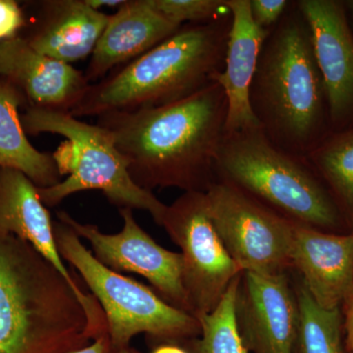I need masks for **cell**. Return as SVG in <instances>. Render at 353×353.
Here are the masks:
<instances>
[{"label":"cell","mask_w":353,"mask_h":353,"mask_svg":"<svg viewBox=\"0 0 353 353\" xmlns=\"http://www.w3.org/2000/svg\"><path fill=\"white\" fill-rule=\"evenodd\" d=\"M204 192L221 240L243 272L277 276L292 270L294 222L221 179Z\"/></svg>","instance_id":"ba28073f"},{"label":"cell","mask_w":353,"mask_h":353,"mask_svg":"<svg viewBox=\"0 0 353 353\" xmlns=\"http://www.w3.org/2000/svg\"><path fill=\"white\" fill-rule=\"evenodd\" d=\"M97 326L64 276L29 243L0 232V353H68Z\"/></svg>","instance_id":"7a4b0ae2"},{"label":"cell","mask_w":353,"mask_h":353,"mask_svg":"<svg viewBox=\"0 0 353 353\" xmlns=\"http://www.w3.org/2000/svg\"><path fill=\"white\" fill-rule=\"evenodd\" d=\"M229 30L223 19L183 25L113 75L92 83L70 114L99 117L166 105L194 94L222 70Z\"/></svg>","instance_id":"277c9868"},{"label":"cell","mask_w":353,"mask_h":353,"mask_svg":"<svg viewBox=\"0 0 353 353\" xmlns=\"http://www.w3.org/2000/svg\"><path fill=\"white\" fill-rule=\"evenodd\" d=\"M68 353H115L109 338L108 325H106L95 336L92 345Z\"/></svg>","instance_id":"484cf974"},{"label":"cell","mask_w":353,"mask_h":353,"mask_svg":"<svg viewBox=\"0 0 353 353\" xmlns=\"http://www.w3.org/2000/svg\"><path fill=\"white\" fill-rule=\"evenodd\" d=\"M120 214L124 226L115 234L102 233L94 225L83 224L64 211L57 212V217L90 243L94 256L104 266L117 273L143 276L167 303L192 314L183 287L182 254L158 245L139 227L132 209H120Z\"/></svg>","instance_id":"30bf717a"},{"label":"cell","mask_w":353,"mask_h":353,"mask_svg":"<svg viewBox=\"0 0 353 353\" xmlns=\"http://www.w3.org/2000/svg\"><path fill=\"white\" fill-rule=\"evenodd\" d=\"M109 16L85 0L44 2L38 27L25 39L34 50L65 63L92 57Z\"/></svg>","instance_id":"ac0fdd59"},{"label":"cell","mask_w":353,"mask_h":353,"mask_svg":"<svg viewBox=\"0 0 353 353\" xmlns=\"http://www.w3.org/2000/svg\"><path fill=\"white\" fill-rule=\"evenodd\" d=\"M216 175L296 224L336 233L347 224L331 192L299 155L262 129L225 134Z\"/></svg>","instance_id":"5b68a950"},{"label":"cell","mask_w":353,"mask_h":353,"mask_svg":"<svg viewBox=\"0 0 353 353\" xmlns=\"http://www.w3.org/2000/svg\"><path fill=\"white\" fill-rule=\"evenodd\" d=\"M25 20L19 6L12 0H0V41L16 37Z\"/></svg>","instance_id":"d4e9b609"},{"label":"cell","mask_w":353,"mask_h":353,"mask_svg":"<svg viewBox=\"0 0 353 353\" xmlns=\"http://www.w3.org/2000/svg\"><path fill=\"white\" fill-rule=\"evenodd\" d=\"M160 226L182 250L183 283L192 315L212 312L243 271L221 240L205 192H188L178 197L167 205Z\"/></svg>","instance_id":"9c48e42d"},{"label":"cell","mask_w":353,"mask_h":353,"mask_svg":"<svg viewBox=\"0 0 353 353\" xmlns=\"http://www.w3.org/2000/svg\"><path fill=\"white\" fill-rule=\"evenodd\" d=\"M328 103L331 131L353 127V31L343 1L301 0Z\"/></svg>","instance_id":"8fae6325"},{"label":"cell","mask_w":353,"mask_h":353,"mask_svg":"<svg viewBox=\"0 0 353 353\" xmlns=\"http://www.w3.org/2000/svg\"><path fill=\"white\" fill-rule=\"evenodd\" d=\"M117 353H139V352H137V350H134V348L128 347L126 348H124V350H120V352H118Z\"/></svg>","instance_id":"4dcf8cb0"},{"label":"cell","mask_w":353,"mask_h":353,"mask_svg":"<svg viewBox=\"0 0 353 353\" xmlns=\"http://www.w3.org/2000/svg\"><path fill=\"white\" fill-rule=\"evenodd\" d=\"M226 119V95L212 81L181 101L103 114L97 124L110 132L139 187L204 192L216 180Z\"/></svg>","instance_id":"6da1fadb"},{"label":"cell","mask_w":353,"mask_h":353,"mask_svg":"<svg viewBox=\"0 0 353 353\" xmlns=\"http://www.w3.org/2000/svg\"><path fill=\"white\" fill-rule=\"evenodd\" d=\"M181 27L158 12L150 0L126 1L109 16L85 73L88 82L103 80L111 70L145 54Z\"/></svg>","instance_id":"e0dca14e"},{"label":"cell","mask_w":353,"mask_h":353,"mask_svg":"<svg viewBox=\"0 0 353 353\" xmlns=\"http://www.w3.org/2000/svg\"><path fill=\"white\" fill-rule=\"evenodd\" d=\"M180 341H162L152 353H190L187 348L179 345Z\"/></svg>","instance_id":"83f0119b"},{"label":"cell","mask_w":353,"mask_h":353,"mask_svg":"<svg viewBox=\"0 0 353 353\" xmlns=\"http://www.w3.org/2000/svg\"><path fill=\"white\" fill-rule=\"evenodd\" d=\"M21 99L13 83L0 81V168L22 172L38 188L53 187L62 176L52 153L39 152L26 136L18 113Z\"/></svg>","instance_id":"d6986e66"},{"label":"cell","mask_w":353,"mask_h":353,"mask_svg":"<svg viewBox=\"0 0 353 353\" xmlns=\"http://www.w3.org/2000/svg\"><path fill=\"white\" fill-rule=\"evenodd\" d=\"M87 3L95 10H99L101 7H118L120 8L123 4L126 3L127 0H85Z\"/></svg>","instance_id":"f1b7e54d"},{"label":"cell","mask_w":353,"mask_h":353,"mask_svg":"<svg viewBox=\"0 0 353 353\" xmlns=\"http://www.w3.org/2000/svg\"><path fill=\"white\" fill-rule=\"evenodd\" d=\"M294 290L299 308L296 353H345L341 308L318 305L301 281Z\"/></svg>","instance_id":"44dd1931"},{"label":"cell","mask_w":353,"mask_h":353,"mask_svg":"<svg viewBox=\"0 0 353 353\" xmlns=\"http://www.w3.org/2000/svg\"><path fill=\"white\" fill-rule=\"evenodd\" d=\"M243 274V273H241ZM234 279L212 312L199 316L201 339H194L196 353H250L243 343L236 315L241 276Z\"/></svg>","instance_id":"7402d4cb"},{"label":"cell","mask_w":353,"mask_h":353,"mask_svg":"<svg viewBox=\"0 0 353 353\" xmlns=\"http://www.w3.org/2000/svg\"><path fill=\"white\" fill-rule=\"evenodd\" d=\"M345 4V10H347L348 21H350V27L353 31V0H348V1H343Z\"/></svg>","instance_id":"f546056e"},{"label":"cell","mask_w":353,"mask_h":353,"mask_svg":"<svg viewBox=\"0 0 353 353\" xmlns=\"http://www.w3.org/2000/svg\"><path fill=\"white\" fill-rule=\"evenodd\" d=\"M250 4L253 21L264 30L277 24L290 6L287 0H250Z\"/></svg>","instance_id":"cb8c5ba5"},{"label":"cell","mask_w":353,"mask_h":353,"mask_svg":"<svg viewBox=\"0 0 353 353\" xmlns=\"http://www.w3.org/2000/svg\"><path fill=\"white\" fill-rule=\"evenodd\" d=\"M250 102L272 143L292 154L307 155L331 134L324 83L299 9L265 41Z\"/></svg>","instance_id":"3957f363"},{"label":"cell","mask_w":353,"mask_h":353,"mask_svg":"<svg viewBox=\"0 0 353 353\" xmlns=\"http://www.w3.org/2000/svg\"><path fill=\"white\" fill-rule=\"evenodd\" d=\"M53 229L62 259L75 267L101 304L115 353L129 347L132 339L141 333L161 343L201 336V323L196 316L171 305L134 279L104 266L64 223L54 222Z\"/></svg>","instance_id":"52a82bcc"},{"label":"cell","mask_w":353,"mask_h":353,"mask_svg":"<svg viewBox=\"0 0 353 353\" xmlns=\"http://www.w3.org/2000/svg\"><path fill=\"white\" fill-rule=\"evenodd\" d=\"M0 75L21 88L31 108L71 112L90 88L85 73L39 53L25 39L0 41Z\"/></svg>","instance_id":"9a60e30c"},{"label":"cell","mask_w":353,"mask_h":353,"mask_svg":"<svg viewBox=\"0 0 353 353\" xmlns=\"http://www.w3.org/2000/svg\"><path fill=\"white\" fill-rule=\"evenodd\" d=\"M231 12L224 65L213 76L227 99L225 134L262 129L253 112L250 90L260 54L272 30L255 24L250 12V0H227Z\"/></svg>","instance_id":"5bb4252c"},{"label":"cell","mask_w":353,"mask_h":353,"mask_svg":"<svg viewBox=\"0 0 353 353\" xmlns=\"http://www.w3.org/2000/svg\"><path fill=\"white\" fill-rule=\"evenodd\" d=\"M353 233V127L333 132L307 154Z\"/></svg>","instance_id":"ffe728a7"},{"label":"cell","mask_w":353,"mask_h":353,"mask_svg":"<svg viewBox=\"0 0 353 353\" xmlns=\"http://www.w3.org/2000/svg\"><path fill=\"white\" fill-rule=\"evenodd\" d=\"M152 6L171 22L204 24L231 15L227 0H150Z\"/></svg>","instance_id":"603a6c76"},{"label":"cell","mask_w":353,"mask_h":353,"mask_svg":"<svg viewBox=\"0 0 353 353\" xmlns=\"http://www.w3.org/2000/svg\"><path fill=\"white\" fill-rule=\"evenodd\" d=\"M290 262L322 308H341L352 296L353 233H331L294 223Z\"/></svg>","instance_id":"4fadbf2b"},{"label":"cell","mask_w":353,"mask_h":353,"mask_svg":"<svg viewBox=\"0 0 353 353\" xmlns=\"http://www.w3.org/2000/svg\"><path fill=\"white\" fill-rule=\"evenodd\" d=\"M50 211L38 187L22 172L0 168V232L26 241L57 269L77 292L88 315L97 299L85 292L62 261L54 238Z\"/></svg>","instance_id":"2e32d148"},{"label":"cell","mask_w":353,"mask_h":353,"mask_svg":"<svg viewBox=\"0 0 353 353\" xmlns=\"http://www.w3.org/2000/svg\"><path fill=\"white\" fill-rule=\"evenodd\" d=\"M22 124L31 134L50 132L66 139L52 157L60 175L68 176L53 187L38 188L44 205L51 208L76 192L97 190L118 208L145 210L161 225L166 204L132 181L126 160L104 128L69 112L36 108L28 109Z\"/></svg>","instance_id":"8992f818"},{"label":"cell","mask_w":353,"mask_h":353,"mask_svg":"<svg viewBox=\"0 0 353 353\" xmlns=\"http://www.w3.org/2000/svg\"><path fill=\"white\" fill-rule=\"evenodd\" d=\"M236 315L250 353H296L299 308L289 274L263 276L243 272Z\"/></svg>","instance_id":"7c38bea8"},{"label":"cell","mask_w":353,"mask_h":353,"mask_svg":"<svg viewBox=\"0 0 353 353\" xmlns=\"http://www.w3.org/2000/svg\"><path fill=\"white\" fill-rule=\"evenodd\" d=\"M345 304H347V309H345V330L347 332L348 350L353 353V294Z\"/></svg>","instance_id":"4316f807"}]
</instances>
